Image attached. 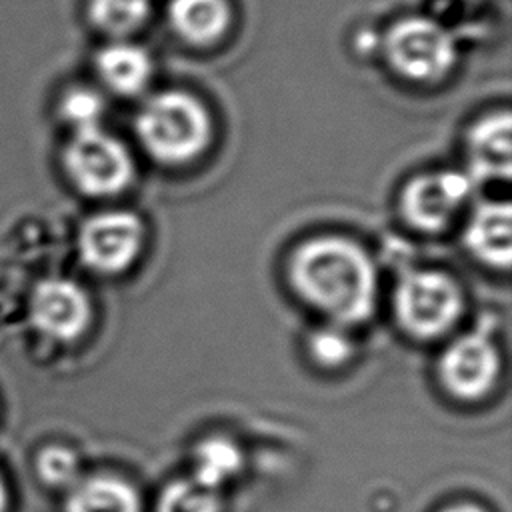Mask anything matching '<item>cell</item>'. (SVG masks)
I'll use <instances>...</instances> for the list:
<instances>
[{
    "instance_id": "10",
    "label": "cell",
    "mask_w": 512,
    "mask_h": 512,
    "mask_svg": "<svg viewBox=\"0 0 512 512\" xmlns=\"http://www.w3.org/2000/svg\"><path fill=\"white\" fill-rule=\"evenodd\" d=\"M472 178L508 180L512 168L510 114L500 112L484 118L470 134Z\"/></svg>"
},
{
    "instance_id": "20",
    "label": "cell",
    "mask_w": 512,
    "mask_h": 512,
    "mask_svg": "<svg viewBox=\"0 0 512 512\" xmlns=\"http://www.w3.org/2000/svg\"><path fill=\"white\" fill-rule=\"evenodd\" d=\"M310 352L324 366H340L350 358L352 344L340 330L324 328L312 334Z\"/></svg>"
},
{
    "instance_id": "4",
    "label": "cell",
    "mask_w": 512,
    "mask_h": 512,
    "mask_svg": "<svg viewBox=\"0 0 512 512\" xmlns=\"http://www.w3.org/2000/svg\"><path fill=\"white\" fill-rule=\"evenodd\" d=\"M386 54L396 72L418 82L442 78L456 58L450 34L428 18L396 22L386 36Z\"/></svg>"
},
{
    "instance_id": "19",
    "label": "cell",
    "mask_w": 512,
    "mask_h": 512,
    "mask_svg": "<svg viewBox=\"0 0 512 512\" xmlns=\"http://www.w3.org/2000/svg\"><path fill=\"white\" fill-rule=\"evenodd\" d=\"M62 112L66 120H70L78 130L98 128V120L102 116V100L90 90H72L64 96Z\"/></svg>"
},
{
    "instance_id": "17",
    "label": "cell",
    "mask_w": 512,
    "mask_h": 512,
    "mask_svg": "<svg viewBox=\"0 0 512 512\" xmlns=\"http://www.w3.org/2000/svg\"><path fill=\"white\" fill-rule=\"evenodd\" d=\"M220 500L216 490L198 480L182 478L168 484L160 496L158 512H218Z\"/></svg>"
},
{
    "instance_id": "5",
    "label": "cell",
    "mask_w": 512,
    "mask_h": 512,
    "mask_svg": "<svg viewBox=\"0 0 512 512\" xmlns=\"http://www.w3.org/2000/svg\"><path fill=\"white\" fill-rule=\"evenodd\" d=\"M66 170L82 192L110 196L128 186L132 160L126 148L100 128L78 130L66 148Z\"/></svg>"
},
{
    "instance_id": "21",
    "label": "cell",
    "mask_w": 512,
    "mask_h": 512,
    "mask_svg": "<svg viewBox=\"0 0 512 512\" xmlns=\"http://www.w3.org/2000/svg\"><path fill=\"white\" fill-rule=\"evenodd\" d=\"M444 512H484V510L478 508V506H474V504H456V506L446 508Z\"/></svg>"
},
{
    "instance_id": "2",
    "label": "cell",
    "mask_w": 512,
    "mask_h": 512,
    "mask_svg": "<svg viewBox=\"0 0 512 512\" xmlns=\"http://www.w3.org/2000/svg\"><path fill=\"white\" fill-rule=\"evenodd\" d=\"M136 134L160 162L182 164L196 158L210 140V118L204 106L184 92L152 96L136 118Z\"/></svg>"
},
{
    "instance_id": "11",
    "label": "cell",
    "mask_w": 512,
    "mask_h": 512,
    "mask_svg": "<svg viewBox=\"0 0 512 512\" xmlns=\"http://www.w3.org/2000/svg\"><path fill=\"white\" fill-rule=\"evenodd\" d=\"M470 250L484 262L508 266L512 248V212L508 202H486L470 218L466 230Z\"/></svg>"
},
{
    "instance_id": "22",
    "label": "cell",
    "mask_w": 512,
    "mask_h": 512,
    "mask_svg": "<svg viewBox=\"0 0 512 512\" xmlns=\"http://www.w3.org/2000/svg\"><path fill=\"white\" fill-rule=\"evenodd\" d=\"M4 510H6V488L0 480V512H4Z\"/></svg>"
},
{
    "instance_id": "14",
    "label": "cell",
    "mask_w": 512,
    "mask_h": 512,
    "mask_svg": "<svg viewBox=\"0 0 512 512\" xmlns=\"http://www.w3.org/2000/svg\"><path fill=\"white\" fill-rule=\"evenodd\" d=\"M98 72L116 92L134 94L146 86L152 64L140 46L118 42L98 54Z\"/></svg>"
},
{
    "instance_id": "3",
    "label": "cell",
    "mask_w": 512,
    "mask_h": 512,
    "mask_svg": "<svg viewBox=\"0 0 512 512\" xmlns=\"http://www.w3.org/2000/svg\"><path fill=\"white\" fill-rule=\"evenodd\" d=\"M396 316L416 338H436L450 330L462 312L458 286L440 272H410L394 294Z\"/></svg>"
},
{
    "instance_id": "6",
    "label": "cell",
    "mask_w": 512,
    "mask_h": 512,
    "mask_svg": "<svg viewBox=\"0 0 512 512\" xmlns=\"http://www.w3.org/2000/svg\"><path fill=\"white\" fill-rule=\"evenodd\" d=\"M144 228L130 212H104L90 218L80 232L84 262L106 274L128 268L142 248Z\"/></svg>"
},
{
    "instance_id": "13",
    "label": "cell",
    "mask_w": 512,
    "mask_h": 512,
    "mask_svg": "<svg viewBox=\"0 0 512 512\" xmlns=\"http://www.w3.org/2000/svg\"><path fill=\"white\" fill-rule=\"evenodd\" d=\"M168 14L174 30L192 44L218 40L230 16L226 0H172Z\"/></svg>"
},
{
    "instance_id": "8",
    "label": "cell",
    "mask_w": 512,
    "mask_h": 512,
    "mask_svg": "<svg viewBox=\"0 0 512 512\" xmlns=\"http://www.w3.org/2000/svg\"><path fill=\"white\" fill-rule=\"evenodd\" d=\"M34 326L48 338L68 342L78 338L92 316L90 300L70 280L50 278L36 286L30 302Z\"/></svg>"
},
{
    "instance_id": "15",
    "label": "cell",
    "mask_w": 512,
    "mask_h": 512,
    "mask_svg": "<svg viewBox=\"0 0 512 512\" xmlns=\"http://www.w3.org/2000/svg\"><path fill=\"white\" fill-rule=\"evenodd\" d=\"M240 468V450L226 438H206L194 452L192 478L216 490Z\"/></svg>"
},
{
    "instance_id": "16",
    "label": "cell",
    "mask_w": 512,
    "mask_h": 512,
    "mask_svg": "<svg viewBox=\"0 0 512 512\" xmlns=\"http://www.w3.org/2000/svg\"><path fill=\"white\" fill-rule=\"evenodd\" d=\"M150 0H92L90 16L94 24L114 36L136 30L148 16Z\"/></svg>"
},
{
    "instance_id": "1",
    "label": "cell",
    "mask_w": 512,
    "mask_h": 512,
    "mask_svg": "<svg viewBox=\"0 0 512 512\" xmlns=\"http://www.w3.org/2000/svg\"><path fill=\"white\" fill-rule=\"evenodd\" d=\"M298 294L338 324L366 320L374 310L376 274L366 252L344 238L302 244L290 262Z\"/></svg>"
},
{
    "instance_id": "12",
    "label": "cell",
    "mask_w": 512,
    "mask_h": 512,
    "mask_svg": "<svg viewBox=\"0 0 512 512\" xmlns=\"http://www.w3.org/2000/svg\"><path fill=\"white\" fill-rule=\"evenodd\" d=\"M66 512H140V498L128 482L98 474L72 484Z\"/></svg>"
},
{
    "instance_id": "7",
    "label": "cell",
    "mask_w": 512,
    "mask_h": 512,
    "mask_svg": "<svg viewBox=\"0 0 512 512\" xmlns=\"http://www.w3.org/2000/svg\"><path fill=\"white\" fill-rule=\"evenodd\" d=\"M472 188L474 178L462 172L416 176L402 192L404 216L420 230H440L452 220Z\"/></svg>"
},
{
    "instance_id": "9",
    "label": "cell",
    "mask_w": 512,
    "mask_h": 512,
    "mask_svg": "<svg viewBox=\"0 0 512 512\" xmlns=\"http://www.w3.org/2000/svg\"><path fill=\"white\" fill-rule=\"evenodd\" d=\"M498 374V352L480 332L454 340L442 360L440 378L458 398L474 400L484 396Z\"/></svg>"
},
{
    "instance_id": "18",
    "label": "cell",
    "mask_w": 512,
    "mask_h": 512,
    "mask_svg": "<svg viewBox=\"0 0 512 512\" xmlns=\"http://www.w3.org/2000/svg\"><path fill=\"white\" fill-rule=\"evenodd\" d=\"M38 474L48 486H72L78 482V460L70 450L50 446L38 456Z\"/></svg>"
}]
</instances>
